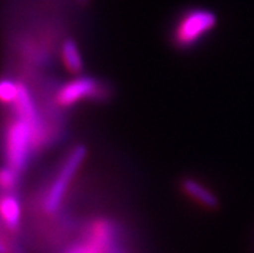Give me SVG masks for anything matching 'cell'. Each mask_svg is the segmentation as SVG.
Returning <instances> with one entry per match:
<instances>
[{
	"label": "cell",
	"mask_w": 254,
	"mask_h": 253,
	"mask_svg": "<svg viewBox=\"0 0 254 253\" xmlns=\"http://www.w3.org/2000/svg\"><path fill=\"white\" fill-rule=\"evenodd\" d=\"M87 158V148L84 145H77L68 151L61 167L58 168L57 174L51 182L49 189L44 196V211L47 213H56L61 208L66 194L76 178L77 173Z\"/></svg>",
	"instance_id": "2"
},
{
	"label": "cell",
	"mask_w": 254,
	"mask_h": 253,
	"mask_svg": "<svg viewBox=\"0 0 254 253\" xmlns=\"http://www.w3.org/2000/svg\"><path fill=\"white\" fill-rule=\"evenodd\" d=\"M182 191L193 202L200 204L206 209H217L219 207V200L214 192L193 178H185L181 183Z\"/></svg>",
	"instance_id": "5"
},
{
	"label": "cell",
	"mask_w": 254,
	"mask_h": 253,
	"mask_svg": "<svg viewBox=\"0 0 254 253\" xmlns=\"http://www.w3.org/2000/svg\"><path fill=\"white\" fill-rule=\"evenodd\" d=\"M61 61L64 69L71 74H80L83 73L84 61L80 48L72 38L64 39L61 45Z\"/></svg>",
	"instance_id": "7"
},
{
	"label": "cell",
	"mask_w": 254,
	"mask_h": 253,
	"mask_svg": "<svg viewBox=\"0 0 254 253\" xmlns=\"http://www.w3.org/2000/svg\"><path fill=\"white\" fill-rule=\"evenodd\" d=\"M76 1H77V4H80V5H83V6L88 5V4L90 3V0H76Z\"/></svg>",
	"instance_id": "10"
},
{
	"label": "cell",
	"mask_w": 254,
	"mask_h": 253,
	"mask_svg": "<svg viewBox=\"0 0 254 253\" xmlns=\"http://www.w3.org/2000/svg\"><path fill=\"white\" fill-rule=\"evenodd\" d=\"M19 93V83L9 78L0 79V102L4 105H14Z\"/></svg>",
	"instance_id": "8"
},
{
	"label": "cell",
	"mask_w": 254,
	"mask_h": 253,
	"mask_svg": "<svg viewBox=\"0 0 254 253\" xmlns=\"http://www.w3.org/2000/svg\"><path fill=\"white\" fill-rule=\"evenodd\" d=\"M109 89L93 77H77L62 84L55 94V102L58 107L70 109L83 101L106 99Z\"/></svg>",
	"instance_id": "4"
},
{
	"label": "cell",
	"mask_w": 254,
	"mask_h": 253,
	"mask_svg": "<svg viewBox=\"0 0 254 253\" xmlns=\"http://www.w3.org/2000/svg\"><path fill=\"white\" fill-rule=\"evenodd\" d=\"M218 18L213 10L191 8L181 14L172 31V42L178 49H190L214 30Z\"/></svg>",
	"instance_id": "1"
},
{
	"label": "cell",
	"mask_w": 254,
	"mask_h": 253,
	"mask_svg": "<svg viewBox=\"0 0 254 253\" xmlns=\"http://www.w3.org/2000/svg\"><path fill=\"white\" fill-rule=\"evenodd\" d=\"M0 218L6 229L10 231H18L22 218V208L19 199L14 192H5L0 198Z\"/></svg>",
	"instance_id": "6"
},
{
	"label": "cell",
	"mask_w": 254,
	"mask_h": 253,
	"mask_svg": "<svg viewBox=\"0 0 254 253\" xmlns=\"http://www.w3.org/2000/svg\"><path fill=\"white\" fill-rule=\"evenodd\" d=\"M19 174L16 169L8 167L0 168V189L6 192H13L19 183Z\"/></svg>",
	"instance_id": "9"
},
{
	"label": "cell",
	"mask_w": 254,
	"mask_h": 253,
	"mask_svg": "<svg viewBox=\"0 0 254 253\" xmlns=\"http://www.w3.org/2000/svg\"><path fill=\"white\" fill-rule=\"evenodd\" d=\"M34 149V135L30 125L18 118L12 120L5 133L6 166L19 173L23 172Z\"/></svg>",
	"instance_id": "3"
}]
</instances>
